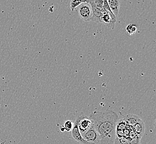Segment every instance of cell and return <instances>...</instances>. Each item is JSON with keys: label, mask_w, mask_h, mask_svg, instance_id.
<instances>
[{"label": "cell", "mask_w": 156, "mask_h": 144, "mask_svg": "<svg viewBox=\"0 0 156 144\" xmlns=\"http://www.w3.org/2000/svg\"><path fill=\"white\" fill-rule=\"evenodd\" d=\"M126 124L124 120L122 119H119L116 126V137L121 138L123 137L124 131L126 128Z\"/></svg>", "instance_id": "cell-8"}, {"label": "cell", "mask_w": 156, "mask_h": 144, "mask_svg": "<svg viewBox=\"0 0 156 144\" xmlns=\"http://www.w3.org/2000/svg\"><path fill=\"white\" fill-rule=\"evenodd\" d=\"M90 6L92 9V17L91 21L96 23H100V17L102 15L101 11L92 5H90Z\"/></svg>", "instance_id": "cell-10"}, {"label": "cell", "mask_w": 156, "mask_h": 144, "mask_svg": "<svg viewBox=\"0 0 156 144\" xmlns=\"http://www.w3.org/2000/svg\"><path fill=\"white\" fill-rule=\"evenodd\" d=\"M140 117L133 114H128L126 116H124L123 120L127 125L133 126L137 121L139 120Z\"/></svg>", "instance_id": "cell-11"}, {"label": "cell", "mask_w": 156, "mask_h": 144, "mask_svg": "<svg viewBox=\"0 0 156 144\" xmlns=\"http://www.w3.org/2000/svg\"><path fill=\"white\" fill-rule=\"evenodd\" d=\"M0 144H1V142H0Z\"/></svg>", "instance_id": "cell-19"}, {"label": "cell", "mask_w": 156, "mask_h": 144, "mask_svg": "<svg viewBox=\"0 0 156 144\" xmlns=\"http://www.w3.org/2000/svg\"><path fill=\"white\" fill-rule=\"evenodd\" d=\"M116 22V17L112 12L102 13L100 17V23L105 24L112 30L114 29Z\"/></svg>", "instance_id": "cell-4"}, {"label": "cell", "mask_w": 156, "mask_h": 144, "mask_svg": "<svg viewBox=\"0 0 156 144\" xmlns=\"http://www.w3.org/2000/svg\"><path fill=\"white\" fill-rule=\"evenodd\" d=\"M79 15L83 21H91L92 17V9L90 4L87 2L81 4L79 6Z\"/></svg>", "instance_id": "cell-2"}, {"label": "cell", "mask_w": 156, "mask_h": 144, "mask_svg": "<svg viewBox=\"0 0 156 144\" xmlns=\"http://www.w3.org/2000/svg\"><path fill=\"white\" fill-rule=\"evenodd\" d=\"M110 9L116 17L118 15L120 9V2L119 0H107Z\"/></svg>", "instance_id": "cell-9"}, {"label": "cell", "mask_w": 156, "mask_h": 144, "mask_svg": "<svg viewBox=\"0 0 156 144\" xmlns=\"http://www.w3.org/2000/svg\"><path fill=\"white\" fill-rule=\"evenodd\" d=\"M100 136L99 144H114L116 126L119 120L117 113L110 110L94 111L89 117Z\"/></svg>", "instance_id": "cell-1"}, {"label": "cell", "mask_w": 156, "mask_h": 144, "mask_svg": "<svg viewBox=\"0 0 156 144\" xmlns=\"http://www.w3.org/2000/svg\"><path fill=\"white\" fill-rule=\"evenodd\" d=\"M89 0H71L70 3V7L72 11H74L81 4L85 2H89Z\"/></svg>", "instance_id": "cell-12"}, {"label": "cell", "mask_w": 156, "mask_h": 144, "mask_svg": "<svg viewBox=\"0 0 156 144\" xmlns=\"http://www.w3.org/2000/svg\"><path fill=\"white\" fill-rule=\"evenodd\" d=\"M84 140L94 144H99L100 136L93 125L84 134H81Z\"/></svg>", "instance_id": "cell-3"}, {"label": "cell", "mask_w": 156, "mask_h": 144, "mask_svg": "<svg viewBox=\"0 0 156 144\" xmlns=\"http://www.w3.org/2000/svg\"><path fill=\"white\" fill-rule=\"evenodd\" d=\"M114 144H121L120 143V141L119 140V139H118L117 137H116V138H115Z\"/></svg>", "instance_id": "cell-16"}, {"label": "cell", "mask_w": 156, "mask_h": 144, "mask_svg": "<svg viewBox=\"0 0 156 144\" xmlns=\"http://www.w3.org/2000/svg\"><path fill=\"white\" fill-rule=\"evenodd\" d=\"M133 128L137 136L141 139L144 134V121L140 118L137 122L133 126Z\"/></svg>", "instance_id": "cell-7"}, {"label": "cell", "mask_w": 156, "mask_h": 144, "mask_svg": "<svg viewBox=\"0 0 156 144\" xmlns=\"http://www.w3.org/2000/svg\"><path fill=\"white\" fill-rule=\"evenodd\" d=\"M137 26L135 24H129L126 28V31L127 34L129 35H132L136 33L137 31Z\"/></svg>", "instance_id": "cell-13"}, {"label": "cell", "mask_w": 156, "mask_h": 144, "mask_svg": "<svg viewBox=\"0 0 156 144\" xmlns=\"http://www.w3.org/2000/svg\"><path fill=\"white\" fill-rule=\"evenodd\" d=\"M92 125V121L89 117L84 116L80 117V120L78 123V129L81 135L86 132Z\"/></svg>", "instance_id": "cell-6"}, {"label": "cell", "mask_w": 156, "mask_h": 144, "mask_svg": "<svg viewBox=\"0 0 156 144\" xmlns=\"http://www.w3.org/2000/svg\"><path fill=\"white\" fill-rule=\"evenodd\" d=\"M1 113V108H0V114Z\"/></svg>", "instance_id": "cell-18"}, {"label": "cell", "mask_w": 156, "mask_h": 144, "mask_svg": "<svg viewBox=\"0 0 156 144\" xmlns=\"http://www.w3.org/2000/svg\"><path fill=\"white\" fill-rule=\"evenodd\" d=\"M60 130H61V131H63V132H64V131H65V129H64V126H62V127H61V128H60Z\"/></svg>", "instance_id": "cell-17"}, {"label": "cell", "mask_w": 156, "mask_h": 144, "mask_svg": "<svg viewBox=\"0 0 156 144\" xmlns=\"http://www.w3.org/2000/svg\"><path fill=\"white\" fill-rule=\"evenodd\" d=\"M73 126H74V124L73 123L72 121H71L70 120H68L66 121V123L64 124V125L63 126H64L66 131H72Z\"/></svg>", "instance_id": "cell-14"}, {"label": "cell", "mask_w": 156, "mask_h": 144, "mask_svg": "<svg viewBox=\"0 0 156 144\" xmlns=\"http://www.w3.org/2000/svg\"><path fill=\"white\" fill-rule=\"evenodd\" d=\"M80 120V117H77L75 121V123H74V126L72 130V135L73 138L75 139V140L78 141V142L82 144H94L93 143L89 142L88 141L84 140L82 137L81 134L78 129V123Z\"/></svg>", "instance_id": "cell-5"}, {"label": "cell", "mask_w": 156, "mask_h": 144, "mask_svg": "<svg viewBox=\"0 0 156 144\" xmlns=\"http://www.w3.org/2000/svg\"><path fill=\"white\" fill-rule=\"evenodd\" d=\"M140 139L137 138L129 140V144H140Z\"/></svg>", "instance_id": "cell-15"}]
</instances>
